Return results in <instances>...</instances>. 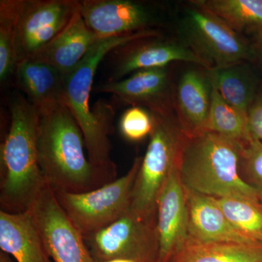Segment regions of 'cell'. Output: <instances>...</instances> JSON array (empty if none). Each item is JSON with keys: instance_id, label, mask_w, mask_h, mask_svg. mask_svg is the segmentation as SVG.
<instances>
[{"instance_id": "6da1fadb", "label": "cell", "mask_w": 262, "mask_h": 262, "mask_svg": "<svg viewBox=\"0 0 262 262\" xmlns=\"http://www.w3.org/2000/svg\"><path fill=\"white\" fill-rule=\"evenodd\" d=\"M154 30L99 39L80 64L64 75L63 104L70 110L84 136L90 162L98 170L115 179L117 168L111 158L110 136L114 132L115 110L107 101L98 100L91 108L90 98L95 74L103 58L114 49L141 38L155 37Z\"/></svg>"}, {"instance_id": "7a4b0ae2", "label": "cell", "mask_w": 262, "mask_h": 262, "mask_svg": "<svg viewBox=\"0 0 262 262\" xmlns=\"http://www.w3.org/2000/svg\"><path fill=\"white\" fill-rule=\"evenodd\" d=\"M85 150L82 130L65 105L39 113L38 163L53 191L89 192L115 180L92 165Z\"/></svg>"}, {"instance_id": "3957f363", "label": "cell", "mask_w": 262, "mask_h": 262, "mask_svg": "<svg viewBox=\"0 0 262 262\" xmlns=\"http://www.w3.org/2000/svg\"><path fill=\"white\" fill-rule=\"evenodd\" d=\"M10 124L0 148V205L8 213L28 211L46 185L37 151L39 113L23 96L10 105Z\"/></svg>"}, {"instance_id": "277c9868", "label": "cell", "mask_w": 262, "mask_h": 262, "mask_svg": "<svg viewBox=\"0 0 262 262\" xmlns=\"http://www.w3.org/2000/svg\"><path fill=\"white\" fill-rule=\"evenodd\" d=\"M242 144L205 131L184 138L179 175L188 190L213 196L258 201L256 192L239 175Z\"/></svg>"}, {"instance_id": "5b68a950", "label": "cell", "mask_w": 262, "mask_h": 262, "mask_svg": "<svg viewBox=\"0 0 262 262\" xmlns=\"http://www.w3.org/2000/svg\"><path fill=\"white\" fill-rule=\"evenodd\" d=\"M154 127L131 194L130 211L157 217L160 192L172 171L179 166L185 134L171 114L152 113Z\"/></svg>"}, {"instance_id": "8992f818", "label": "cell", "mask_w": 262, "mask_h": 262, "mask_svg": "<svg viewBox=\"0 0 262 262\" xmlns=\"http://www.w3.org/2000/svg\"><path fill=\"white\" fill-rule=\"evenodd\" d=\"M142 158L125 175L89 192H54L58 204L83 237L116 222L130 210L131 194Z\"/></svg>"}, {"instance_id": "52a82bcc", "label": "cell", "mask_w": 262, "mask_h": 262, "mask_svg": "<svg viewBox=\"0 0 262 262\" xmlns=\"http://www.w3.org/2000/svg\"><path fill=\"white\" fill-rule=\"evenodd\" d=\"M83 238L96 261L125 258L159 262L157 217L141 216L130 210L116 222Z\"/></svg>"}, {"instance_id": "ba28073f", "label": "cell", "mask_w": 262, "mask_h": 262, "mask_svg": "<svg viewBox=\"0 0 262 262\" xmlns=\"http://www.w3.org/2000/svg\"><path fill=\"white\" fill-rule=\"evenodd\" d=\"M188 8L185 27L191 48L209 70L225 68L252 59L256 52L225 21L196 3Z\"/></svg>"}, {"instance_id": "9c48e42d", "label": "cell", "mask_w": 262, "mask_h": 262, "mask_svg": "<svg viewBox=\"0 0 262 262\" xmlns=\"http://www.w3.org/2000/svg\"><path fill=\"white\" fill-rule=\"evenodd\" d=\"M79 9L80 1L75 0H24L15 29L17 64L46 47Z\"/></svg>"}, {"instance_id": "30bf717a", "label": "cell", "mask_w": 262, "mask_h": 262, "mask_svg": "<svg viewBox=\"0 0 262 262\" xmlns=\"http://www.w3.org/2000/svg\"><path fill=\"white\" fill-rule=\"evenodd\" d=\"M28 211L52 261L97 262L48 186H45Z\"/></svg>"}, {"instance_id": "8fae6325", "label": "cell", "mask_w": 262, "mask_h": 262, "mask_svg": "<svg viewBox=\"0 0 262 262\" xmlns=\"http://www.w3.org/2000/svg\"><path fill=\"white\" fill-rule=\"evenodd\" d=\"M151 38L131 41L115 48L108 55L111 65L108 81L121 80L139 70L164 68L175 61L189 62L209 69L208 63L192 48L177 42Z\"/></svg>"}, {"instance_id": "7c38bea8", "label": "cell", "mask_w": 262, "mask_h": 262, "mask_svg": "<svg viewBox=\"0 0 262 262\" xmlns=\"http://www.w3.org/2000/svg\"><path fill=\"white\" fill-rule=\"evenodd\" d=\"M157 227L159 262H170L189 239L187 192L179 166L172 171L158 198Z\"/></svg>"}, {"instance_id": "4fadbf2b", "label": "cell", "mask_w": 262, "mask_h": 262, "mask_svg": "<svg viewBox=\"0 0 262 262\" xmlns=\"http://www.w3.org/2000/svg\"><path fill=\"white\" fill-rule=\"evenodd\" d=\"M80 13L99 39L147 30L149 15L140 4L128 0H83Z\"/></svg>"}, {"instance_id": "5bb4252c", "label": "cell", "mask_w": 262, "mask_h": 262, "mask_svg": "<svg viewBox=\"0 0 262 262\" xmlns=\"http://www.w3.org/2000/svg\"><path fill=\"white\" fill-rule=\"evenodd\" d=\"M98 92L113 95L131 106L149 108L155 114L170 113V76L167 67L134 72L119 81L100 84Z\"/></svg>"}, {"instance_id": "9a60e30c", "label": "cell", "mask_w": 262, "mask_h": 262, "mask_svg": "<svg viewBox=\"0 0 262 262\" xmlns=\"http://www.w3.org/2000/svg\"><path fill=\"white\" fill-rule=\"evenodd\" d=\"M186 192L189 213V239L198 242L259 244L248 238L229 222L223 211L215 203L213 196L204 195L187 189Z\"/></svg>"}, {"instance_id": "2e32d148", "label": "cell", "mask_w": 262, "mask_h": 262, "mask_svg": "<svg viewBox=\"0 0 262 262\" xmlns=\"http://www.w3.org/2000/svg\"><path fill=\"white\" fill-rule=\"evenodd\" d=\"M98 40L84 23L79 9L67 27L31 58L46 62L63 75H67L80 64Z\"/></svg>"}, {"instance_id": "e0dca14e", "label": "cell", "mask_w": 262, "mask_h": 262, "mask_svg": "<svg viewBox=\"0 0 262 262\" xmlns=\"http://www.w3.org/2000/svg\"><path fill=\"white\" fill-rule=\"evenodd\" d=\"M211 91V79L199 71L188 70L179 80L175 105L177 120L186 136L199 135L206 131Z\"/></svg>"}, {"instance_id": "ac0fdd59", "label": "cell", "mask_w": 262, "mask_h": 262, "mask_svg": "<svg viewBox=\"0 0 262 262\" xmlns=\"http://www.w3.org/2000/svg\"><path fill=\"white\" fill-rule=\"evenodd\" d=\"M0 249L15 262H53L29 211H0Z\"/></svg>"}, {"instance_id": "d6986e66", "label": "cell", "mask_w": 262, "mask_h": 262, "mask_svg": "<svg viewBox=\"0 0 262 262\" xmlns=\"http://www.w3.org/2000/svg\"><path fill=\"white\" fill-rule=\"evenodd\" d=\"M14 74L19 89L39 113L63 103L64 75L51 65L29 58L17 64Z\"/></svg>"}, {"instance_id": "ffe728a7", "label": "cell", "mask_w": 262, "mask_h": 262, "mask_svg": "<svg viewBox=\"0 0 262 262\" xmlns=\"http://www.w3.org/2000/svg\"><path fill=\"white\" fill-rule=\"evenodd\" d=\"M170 262H262V245L189 239Z\"/></svg>"}, {"instance_id": "44dd1931", "label": "cell", "mask_w": 262, "mask_h": 262, "mask_svg": "<svg viewBox=\"0 0 262 262\" xmlns=\"http://www.w3.org/2000/svg\"><path fill=\"white\" fill-rule=\"evenodd\" d=\"M210 79L221 96L246 118L256 96V80L243 63L210 70Z\"/></svg>"}, {"instance_id": "7402d4cb", "label": "cell", "mask_w": 262, "mask_h": 262, "mask_svg": "<svg viewBox=\"0 0 262 262\" xmlns=\"http://www.w3.org/2000/svg\"><path fill=\"white\" fill-rule=\"evenodd\" d=\"M195 3L222 19L235 32H262V0H205Z\"/></svg>"}, {"instance_id": "603a6c76", "label": "cell", "mask_w": 262, "mask_h": 262, "mask_svg": "<svg viewBox=\"0 0 262 262\" xmlns=\"http://www.w3.org/2000/svg\"><path fill=\"white\" fill-rule=\"evenodd\" d=\"M211 84V106L206 131H211L243 144L251 137L248 130L247 118L229 105L214 84Z\"/></svg>"}, {"instance_id": "cb8c5ba5", "label": "cell", "mask_w": 262, "mask_h": 262, "mask_svg": "<svg viewBox=\"0 0 262 262\" xmlns=\"http://www.w3.org/2000/svg\"><path fill=\"white\" fill-rule=\"evenodd\" d=\"M226 216L248 238L262 245V203L255 200L213 198Z\"/></svg>"}, {"instance_id": "d4e9b609", "label": "cell", "mask_w": 262, "mask_h": 262, "mask_svg": "<svg viewBox=\"0 0 262 262\" xmlns=\"http://www.w3.org/2000/svg\"><path fill=\"white\" fill-rule=\"evenodd\" d=\"M24 0L0 1V80L5 81L15 73V29L23 9Z\"/></svg>"}, {"instance_id": "484cf974", "label": "cell", "mask_w": 262, "mask_h": 262, "mask_svg": "<svg viewBox=\"0 0 262 262\" xmlns=\"http://www.w3.org/2000/svg\"><path fill=\"white\" fill-rule=\"evenodd\" d=\"M239 175L262 203V142L250 137L242 144Z\"/></svg>"}, {"instance_id": "4316f807", "label": "cell", "mask_w": 262, "mask_h": 262, "mask_svg": "<svg viewBox=\"0 0 262 262\" xmlns=\"http://www.w3.org/2000/svg\"><path fill=\"white\" fill-rule=\"evenodd\" d=\"M153 127L152 114L138 106L127 108L122 115L119 124L120 134L131 142H139L151 135Z\"/></svg>"}, {"instance_id": "83f0119b", "label": "cell", "mask_w": 262, "mask_h": 262, "mask_svg": "<svg viewBox=\"0 0 262 262\" xmlns=\"http://www.w3.org/2000/svg\"><path fill=\"white\" fill-rule=\"evenodd\" d=\"M247 120L250 136L262 142V93L255 98L248 111Z\"/></svg>"}, {"instance_id": "f1b7e54d", "label": "cell", "mask_w": 262, "mask_h": 262, "mask_svg": "<svg viewBox=\"0 0 262 262\" xmlns=\"http://www.w3.org/2000/svg\"><path fill=\"white\" fill-rule=\"evenodd\" d=\"M256 50L262 59V32L256 34Z\"/></svg>"}, {"instance_id": "f546056e", "label": "cell", "mask_w": 262, "mask_h": 262, "mask_svg": "<svg viewBox=\"0 0 262 262\" xmlns=\"http://www.w3.org/2000/svg\"><path fill=\"white\" fill-rule=\"evenodd\" d=\"M0 262H15V261L10 255L1 251L0 252Z\"/></svg>"}, {"instance_id": "4dcf8cb0", "label": "cell", "mask_w": 262, "mask_h": 262, "mask_svg": "<svg viewBox=\"0 0 262 262\" xmlns=\"http://www.w3.org/2000/svg\"><path fill=\"white\" fill-rule=\"evenodd\" d=\"M97 262H139L136 260L131 259V258H113V259L106 260V261H97Z\"/></svg>"}]
</instances>
